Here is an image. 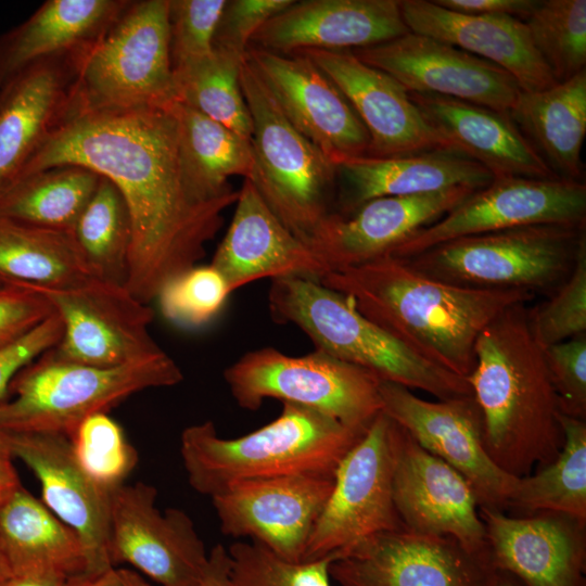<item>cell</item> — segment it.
Wrapping results in <instances>:
<instances>
[{"label": "cell", "instance_id": "cell-51", "mask_svg": "<svg viewBox=\"0 0 586 586\" xmlns=\"http://www.w3.org/2000/svg\"><path fill=\"white\" fill-rule=\"evenodd\" d=\"M195 586H233L228 548L217 544L209 550L206 563Z\"/></svg>", "mask_w": 586, "mask_h": 586}, {"label": "cell", "instance_id": "cell-2", "mask_svg": "<svg viewBox=\"0 0 586 586\" xmlns=\"http://www.w3.org/2000/svg\"><path fill=\"white\" fill-rule=\"evenodd\" d=\"M319 281L417 355L466 380L485 327L508 307L535 297L445 283L390 255L332 270Z\"/></svg>", "mask_w": 586, "mask_h": 586}, {"label": "cell", "instance_id": "cell-24", "mask_svg": "<svg viewBox=\"0 0 586 586\" xmlns=\"http://www.w3.org/2000/svg\"><path fill=\"white\" fill-rule=\"evenodd\" d=\"M475 190L454 187L373 199L348 216L331 213L314 232L308 245L330 271L370 262L390 255L397 245L441 219Z\"/></svg>", "mask_w": 586, "mask_h": 586}, {"label": "cell", "instance_id": "cell-41", "mask_svg": "<svg viewBox=\"0 0 586 586\" xmlns=\"http://www.w3.org/2000/svg\"><path fill=\"white\" fill-rule=\"evenodd\" d=\"M69 438L79 466L105 491L124 485L138 461L122 428L106 412L84 419Z\"/></svg>", "mask_w": 586, "mask_h": 586}, {"label": "cell", "instance_id": "cell-9", "mask_svg": "<svg viewBox=\"0 0 586 586\" xmlns=\"http://www.w3.org/2000/svg\"><path fill=\"white\" fill-rule=\"evenodd\" d=\"M176 101L168 0L129 1L84 61L76 110L165 107Z\"/></svg>", "mask_w": 586, "mask_h": 586}, {"label": "cell", "instance_id": "cell-13", "mask_svg": "<svg viewBox=\"0 0 586 586\" xmlns=\"http://www.w3.org/2000/svg\"><path fill=\"white\" fill-rule=\"evenodd\" d=\"M586 186L563 178H494L397 245L406 259L454 239L534 225H586Z\"/></svg>", "mask_w": 586, "mask_h": 586}, {"label": "cell", "instance_id": "cell-37", "mask_svg": "<svg viewBox=\"0 0 586 586\" xmlns=\"http://www.w3.org/2000/svg\"><path fill=\"white\" fill-rule=\"evenodd\" d=\"M563 445L547 466L518 479L507 509L555 512L586 523V422L560 412ZM506 509V510H507Z\"/></svg>", "mask_w": 586, "mask_h": 586}, {"label": "cell", "instance_id": "cell-49", "mask_svg": "<svg viewBox=\"0 0 586 586\" xmlns=\"http://www.w3.org/2000/svg\"><path fill=\"white\" fill-rule=\"evenodd\" d=\"M63 326L53 311L40 324L15 342L0 348V403L16 374L60 341Z\"/></svg>", "mask_w": 586, "mask_h": 586}, {"label": "cell", "instance_id": "cell-45", "mask_svg": "<svg viewBox=\"0 0 586 586\" xmlns=\"http://www.w3.org/2000/svg\"><path fill=\"white\" fill-rule=\"evenodd\" d=\"M226 0H168L173 69L208 56Z\"/></svg>", "mask_w": 586, "mask_h": 586}, {"label": "cell", "instance_id": "cell-50", "mask_svg": "<svg viewBox=\"0 0 586 586\" xmlns=\"http://www.w3.org/2000/svg\"><path fill=\"white\" fill-rule=\"evenodd\" d=\"M433 2L458 13L511 16L524 21L539 3L537 0H434Z\"/></svg>", "mask_w": 586, "mask_h": 586}, {"label": "cell", "instance_id": "cell-10", "mask_svg": "<svg viewBox=\"0 0 586 586\" xmlns=\"http://www.w3.org/2000/svg\"><path fill=\"white\" fill-rule=\"evenodd\" d=\"M224 379L238 406L246 410L275 398L357 430H366L382 411L381 380L317 349L303 356L273 347L252 351L231 364Z\"/></svg>", "mask_w": 586, "mask_h": 586}, {"label": "cell", "instance_id": "cell-35", "mask_svg": "<svg viewBox=\"0 0 586 586\" xmlns=\"http://www.w3.org/2000/svg\"><path fill=\"white\" fill-rule=\"evenodd\" d=\"M95 278L73 232L0 216V284L67 286Z\"/></svg>", "mask_w": 586, "mask_h": 586}, {"label": "cell", "instance_id": "cell-18", "mask_svg": "<svg viewBox=\"0 0 586 586\" xmlns=\"http://www.w3.org/2000/svg\"><path fill=\"white\" fill-rule=\"evenodd\" d=\"M361 62L396 79L408 92L435 94L509 113L521 91L501 67L457 47L409 31L351 50Z\"/></svg>", "mask_w": 586, "mask_h": 586}, {"label": "cell", "instance_id": "cell-1", "mask_svg": "<svg viewBox=\"0 0 586 586\" xmlns=\"http://www.w3.org/2000/svg\"><path fill=\"white\" fill-rule=\"evenodd\" d=\"M171 105L75 109L14 177L72 164L110 179L122 193L132 225L125 286L144 304L156 298L170 279L198 265L222 226L224 212L239 195L233 191L203 202L189 191Z\"/></svg>", "mask_w": 586, "mask_h": 586}, {"label": "cell", "instance_id": "cell-8", "mask_svg": "<svg viewBox=\"0 0 586 586\" xmlns=\"http://www.w3.org/2000/svg\"><path fill=\"white\" fill-rule=\"evenodd\" d=\"M585 225H534L446 241L404 259L432 279L479 290L553 292L571 272Z\"/></svg>", "mask_w": 586, "mask_h": 586}, {"label": "cell", "instance_id": "cell-7", "mask_svg": "<svg viewBox=\"0 0 586 586\" xmlns=\"http://www.w3.org/2000/svg\"><path fill=\"white\" fill-rule=\"evenodd\" d=\"M240 86L253 125L247 179L285 228L308 244L331 214L337 166L289 122L246 55Z\"/></svg>", "mask_w": 586, "mask_h": 586}, {"label": "cell", "instance_id": "cell-48", "mask_svg": "<svg viewBox=\"0 0 586 586\" xmlns=\"http://www.w3.org/2000/svg\"><path fill=\"white\" fill-rule=\"evenodd\" d=\"M53 313L46 297L27 283L0 286V348L21 339Z\"/></svg>", "mask_w": 586, "mask_h": 586}, {"label": "cell", "instance_id": "cell-23", "mask_svg": "<svg viewBox=\"0 0 586 586\" xmlns=\"http://www.w3.org/2000/svg\"><path fill=\"white\" fill-rule=\"evenodd\" d=\"M491 570L522 586H585V524L555 512L508 515L479 508Z\"/></svg>", "mask_w": 586, "mask_h": 586}, {"label": "cell", "instance_id": "cell-43", "mask_svg": "<svg viewBox=\"0 0 586 586\" xmlns=\"http://www.w3.org/2000/svg\"><path fill=\"white\" fill-rule=\"evenodd\" d=\"M232 293L227 281L211 264L193 266L170 279L157 301L163 316L181 327H200L211 321Z\"/></svg>", "mask_w": 586, "mask_h": 586}, {"label": "cell", "instance_id": "cell-55", "mask_svg": "<svg viewBox=\"0 0 586 586\" xmlns=\"http://www.w3.org/2000/svg\"><path fill=\"white\" fill-rule=\"evenodd\" d=\"M484 586H522L512 576L496 570H489Z\"/></svg>", "mask_w": 586, "mask_h": 586}, {"label": "cell", "instance_id": "cell-47", "mask_svg": "<svg viewBox=\"0 0 586 586\" xmlns=\"http://www.w3.org/2000/svg\"><path fill=\"white\" fill-rule=\"evenodd\" d=\"M294 0H226L213 48L245 55L255 33Z\"/></svg>", "mask_w": 586, "mask_h": 586}, {"label": "cell", "instance_id": "cell-42", "mask_svg": "<svg viewBox=\"0 0 586 586\" xmlns=\"http://www.w3.org/2000/svg\"><path fill=\"white\" fill-rule=\"evenodd\" d=\"M233 586H332L330 565L337 555L292 562L254 542L228 547Z\"/></svg>", "mask_w": 586, "mask_h": 586}, {"label": "cell", "instance_id": "cell-14", "mask_svg": "<svg viewBox=\"0 0 586 586\" xmlns=\"http://www.w3.org/2000/svg\"><path fill=\"white\" fill-rule=\"evenodd\" d=\"M380 396L387 417L469 482L479 508L507 509L519 477L500 469L486 451L473 395L433 402L403 385L381 381Z\"/></svg>", "mask_w": 586, "mask_h": 586}, {"label": "cell", "instance_id": "cell-22", "mask_svg": "<svg viewBox=\"0 0 586 586\" xmlns=\"http://www.w3.org/2000/svg\"><path fill=\"white\" fill-rule=\"evenodd\" d=\"M296 52L310 59L353 106L370 138L368 157L451 151L424 118L409 92L388 74L361 62L351 50L306 49Z\"/></svg>", "mask_w": 586, "mask_h": 586}, {"label": "cell", "instance_id": "cell-26", "mask_svg": "<svg viewBox=\"0 0 586 586\" xmlns=\"http://www.w3.org/2000/svg\"><path fill=\"white\" fill-rule=\"evenodd\" d=\"M399 0H303L268 20L252 37L255 48L354 50L408 34Z\"/></svg>", "mask_w": 586, "mask_h": 586}, {"label": "cell", "instance_id": "cell-27", "mask_svg": "<svg viewBox=\"0 0 586 586\" xmlns=\"http://www.w3.org/2000/svg\"><path fill=\"white\" fill-rule=\"evenodd\" d=\"M234 204L231 222L211 262L231 292L264 278L320 280L330 272L309 245L277 218L250 179H244Z\"/></svg>", "mask_w": 586, "mask_h": 586}, {"label": "cell", "instance_id": "cell-32", "mask_svg": "<svg viewBox=\"0 0 586 586\" xmlns=\"http://www.w3.org/2000/svg\"><path fill=\"white\" fill-rule=\"evenodd\" d=\"M509 115L558 177L582 181L586 69L539 91H520Z\"/></svg>", "mask_w": 586, "mask_h": 586}, {"label": "cell", "instance_id": "cell-3", "mask_svg": "<svg viewBox=\"0 0 586 586\" xmlns=\"http://www.w3.org/2000/svg\"><path fill=\"white\" fill-rule=\"evenodd\" d=\"M526 303L508 307L481 332L475 367L467 378L482 416L486 451L517 477L555 460L564 441L558 397Z\"/></svg>", "mask_w": 586, "mask_h": 586}, {"label": "cell", "instance_id": "cell-15", "mask_svg": "<svg viewBox=\"0 0 586 586\" xmlns=\"http://www.w3.org/2000/svg\"><path fill=\"white\" fill-rule=\"evenodd\" d=\"M154 486L124 484L112 494L107 555L128 563L157 586H195L208 552L187 512L161 511Z\"/></svg>", "mask_w": 586, "mask_h": 586}, {"label": "cell", "instance_id": "cell-20", "mask_svg": "<svg viewBox=\"0 0 586 586\" xmlns=\"http://www.w3.org/2000/svg\"><path fill=\"white\" fill-rule=\"evenodd\" d=\"M0 444L35 474L42 502L78 535L87 561L84 575L112 568L107 543L113 492L100 487L82 470L71 438L60 433L0 429Z\"/></svg>", "mask_w": 586, "mask_h": 586}, {"label": "cell", "instance_id": "cell-33", "mask_svg": "<svg viewBox=\"0 0 586 586\" xmlns=\"http://www.w3.org/2000/svg\"><path fill=\"white\" fill-rule=\"evenodd\" d=\"M0 546L13 575L49 571L73 578L86 572L78 535L22 485L0 504Z\"/></svg>", "mask_w": 586, "mask_h": 586}, {"label": "cell", "instance_id": "cell-11", "mask_svg": "<svg viewBox=\"0 0 586 586\" xmlns=\"http://www.w3.org/2000/svg\"><path fill=\"white\" fill-rule=\"evenodd\" d=\"M27 284L46 297L62 321L60 341L47 351L58 360L114 367L165 352L149 331L152 308L125 285L99 278L67 286Z\"/></svg>", "mask_w": 586, "mask_h": 586}, {"label": "cell", "instance_id": "cell-6", "mask_svg": "<svg viewBox=\"0 0 586 586\" xmlns=\"http://www.w3.org/2000/svg\"><path fill=\"white\" fill-rule=\"evenodd\" d=\"M183 374L166 353L114 367L58 360L47 352L24 367L0 403V429L71 437L87 417L107 412L130 395L180 383Z\"/></svg>", "mask_w": 586, "mask_h": 586}, {"label": "cell", "instance_id": "cell-53", "mask_svg": "<svg viewBox=\"0 0 586 586\" xmlns=\"http://www.w3.org/2000/svg\"><path fill=\"white\" fill-rule=\"evenodd\" d=\"M69 578L65 575L38 571L24 574L12 575L1 586H68Z\"/></svg>", "mask_w": 586, "mask_h": 586}, {"label": "cell", "instance_id": "cell-46", "mask_svg": "<svg viewBox=\"0 0 586 586\" xmlns=\"http://www.w3.org/2000/svg\"><path fill=\"white\" fill-rule=\"evenodd\" d=\"M551 383L563 415L586 417V333L544 349Z\"/></svg>", "mask_w": 586, "mask_h": 586}, {"label": "cell", "instance_id": "cell-12", "mask_svg": "<svg viewBox=\"0 0 586 586\" xmlns=\"http://www.w3.org/2000/svg\"><path fill=\"white\" fill-rule=\"evenodd\" d=\"M393 421L381 411L334 473L304 558L337 555L372 535L405 528L393 499Z\"/></svg>", "mask_w": 586, "mask_h": 586}, {"label": "cell", "instance_id": "cell-19", "mask_svg": "<svg viewBox=\"0 0 586 586\" xmlns=\"http://www.w3.org/2000/svg\"><path fill=\"white\" fill-rule=\"evenodd\" d=\"M246 58L289 122L335 165L368 155L370 138L347 99L306 55L249 47Z\"/></svg>", "mask_w": 586, "mask_h": 586}, {"label": "cell", "instance_id": "cell-31", "mask_svg": "<svg viewBox=\"0 0 586 586\" xmlns=\"http://www.w3.org/2000/svg\"><path fill=\"white\" fill-rule=\"evenodd\" d=\"M128 0H48L26 21L0 35V91L29 65L92 47Z\"/></svg>", "mask_w": 586, "mask_h": 586}, {"label": "cell", "instance_id": "cell-28", "mask_svg": "<svg viewBox=\"0 0 586 586\" xmlns=\"http://www.w3.org/2000/svg\"><path fill=\"white\" fill-rule=\"evenodd\" d=\"M399 7L411 33L446 42L501 67L522 91H539L557 82L521 20L458 13L428 0H399Z\"/></svg>", "mask_w": 586, "mask_h": 586}, {"label": "cell", "instance_id": "cell-54", "mask_svg": "<svg viewBox=\"0 0 586 586\" xmlns=\"http://www.w3.org/2000/svg\"><path fill=\"white\" fill-rule=\"evenodd\" d=\"M21 485L13 457L0 444V504Z\"/></svg>", "mask_w": 586, "mask_h": 586}, {"label": "cell", "instance_id": "cell-39", "mask_svg": "<svg viewBox=\"0 0 586 586\" xmlns=\"http://www.w3.org/2000/svg\"><path fill=\"white\" fill-rule=\"evenodd\" d=\"M73 235L95 278L125 285L132 225L126 202L110 179L100 177Z\"/></svg>", "mask_w": 586, "mask_h": 586}, {"label": "cell", "instance_id": "cell-38", "mask_svg": "<svg viewBox=\"0 0 586 586\" xmlns=\"http://www.w3.org/2000/svg\"><path fill=\"white\" fill-rule=\"evenodd\" d=\"M245 55L214 49L206 58L174 68L173 74L177 101L251 141L252 118L240 86Z\"/></svg>", "mask_w": 586, "mask_h": 586}, {"label": "cell", "instance_id": "cell-30", "mask_svg": "<svg viewBox=\"0 0 586 586\" xmlns=\"http://www.w3.org/2000/svg\"><path fill=\"white\" fill-rule=\"evenodd\" d=\"M336 166L347 212L378 198L416 195L454 187L481 189L494 179L477 162L446 150L388 158L356 157Z\"/></svg>", "mask_w": 586, "mask_h": 586}, {"label": "cell", "instance_id": "cell-29", "mask_svg": "<svg viewBox=\"0 0 586 586\" xmlns=\"http://www.w3.org/2000/svg\"><path fill=\"white\" fill-rule=\"evenodd\" d=\"M409 95L451 151L477 162L493 178H558L509 113L442 95Z\"/></svg>", "mask_w": 586, "mask_h": 586}, {"label": "cell", "instance_id": "cell-36", "mask_svg": "<svg viewBox=\"0 0 586 586\" xmlns=\"http://www.w3.org/2000/svg\"><path fill=\"white\" fill-rule=\"evenodd\" d=\"M100 175L79 165H58L16 178L0 189V216L73 232Z\"/></svg>", "mask_w": 586, "mask_h": 586}, {"label": "cell", "instance_id": "cell-4", "mask_svg": "<svg viewBox=\"0 0 586 586\" xmlns=\"http://www.w3.org/2000/svg\"><path fill=\"white\" fill-rule=\"evenodd\" d=\"M366 430L282 403L275 420L240 437L219 436L212 421L189 425L181 433L180 455L191 487L212 498L250 480L334 476L343 457Z\"/></svg>", "mask_w": 586, "mask_h": 586}, {"label": "cell", "instance_id": "cell-17", "mask_svg": "<svg viewBox=\"0 0 586 586\" xmlns=\"http://www.w3.org/2000/svg\"><path fill=\"white\" fill-rule=\"evenodd\" d=\"M334 476L298 474L238 483L211 498L222 534L300 562Z\"/></svg>", "mask_w": 586, "mask_h": 586}, {"label": "cell", "instance_id": "cell-16", "mask_svg": "<svg viewBox=\"0 0 586 586\" xmlns=\"http://www.w3.org/2000/svg\"><path fill=\"white\" fill-rule=\"evenodd\" d=\"M393 448V499L405 528L453 537L488 568L486 531L469 482L394 421Z\"/></svg>", "mask_w": 586, "mask_h": 586}, {"label": "cell", "instance_id": "cell-56", "mask_svg": "<svg viewBox=\"0 0 586 586\" xmlns=\"http://www.w3.org/2000/svg\"><path fill=\"white\" fill-rule=\"evenodd\" d=\"M12 575L13 574L9 563L0 546V586L3 585Z\"/></svg>", "mask_w": 586, "mask_h": 586}, {"label": "cell", "instance_id": "cell-25", "mask_svg": "<svg viewBox=\"0 0 586 586\" xmlns=\"http://www.w3.org/2000/svg\"><path fill=\"white\" fill-rule=\"evenodd\" d=\"M92 47L42 59L0 91V189L73 112L78 76Z\"/></svg>", "mask_w": 586, "mask_h": 586}, {"label": "cell", "instance_id": "cell-40", "mask_svg": "<svg viewBox=\"0 0 586 586\" xmlns=\"http://www.w3.org/2000/svg\"><path fill=\"white\" fill-rule=\"evenodd\" d=\"M524 23L557 82L585 69V0L539 1Z\"/></svg>", "mask_w": 586, "mask_h": 586}, {"label": "cell", "instance_id": "cell-21", "mask_svg": "<svg viewBox=\"0 0 586 586\" xmlns=\"http://www.w3.org/2000/svg\"><path fill=\"white\" fill-rule=\"evenodd\" d=\"M491 569L449 536L383 532L337 553L340 586H484Z\"/></svg>", "mask_w": 586, "mask_h": 586}, {"label": "cell", "instance_id": "cell-44", "mask_svg": "<svg viewBox=\"0 0 586 586\" xmlns=\"http://www.w3.org/2000/svg\"><path fill=\"white\" fill-rule=\"evenodd\" d=\"M528 322L543 349L586 333V240L564 281L547 301L528 308Z\"/></svg>", "mask_w": 586, "mask_h": 586}, {"label": "cell", "instance_id": "cell-34", "mask_svg": "<svg viewBox=\"0 0 586 586\" xmlns=\"http://www.w3.org/2000/svg\"><path fill=\"white\" fill-rule=\"evenodd\" d=\"M171 110L183 180L198 200L209 202L233 192L228 182L232 176L250 178L254 165L250 140L179 101Z\"/></svg>", "mask_w": 586, "mask_h": 586}, {"label": "cell", "instance_id": "cell-5", "mask_svg": "<svg viewBox=\"0 0 586 586\" xmlns=\"http://www.w3.org/2000/svg\"><path fill=\"white\" fill-rule=\"evenodd\" d=\"M268 308L279 323L301 329L320 351L379 380L421 390L437 399L472 396L464 378L417 355L359 313L351 300L319 280H271Z\"/></svg>", "mask_w": 586, "mask_h": 586}, {"label": "cell", "instance_id": "cell-57", "mask_svg": "<svg viewBox=\"0 0 586 586\" xmlns=\"http://www.w3.org/2000/svg\"><path fill=\"white\" fill-rule=\"evenodd\" d=\"M0 286H1V284H0Z\"/></svg>", "mask_w": 586, "mask_h": 586}, {"label": "cell", "instance_id": "cell-52", "mask_svg": "<svg viewBox=\"0 0 586 586\" xmlns=\"http://www.w3.org/2000/svg\"><path fill=\"white\" fill-rule=\"evenodd\" d=\"M68 586H157L146 582L135 571L112 566L93 575L69 578Z\"/></svg>", "mask_w": 586, "mask_h": 586}]
</instances>
